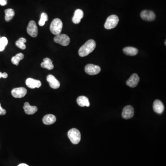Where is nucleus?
Returning <instances> with one entry per match:
<instances>
[{
  "instance_id": "obj_1",
  "label": "nucleus",
  "mask_w": 166,
  "mask_h": 166,
  "mask_svg": "<svg viewBox=\"0 0 166 166\" xmlns=\"http://www.w3.org/2000/svg\"><path fill=\"white\" fill-rule=\"evenodd\" d=\"M96 43L92 39L89 40L83 46H81L78 50V54L81 57H85L91 53L96 48Z\"/></svg>"
},
{
  "instance_id": "obj_2",
  "label": "nucleus",
  "mask_w": 166,
  "mask_h": 166,
  "mask_svg": "<svg viewBox=\"0 0 166 166\" xmlns=\"http://www.w3.org/2000/svg\"><path fill=\"white\" fill-rule=\"evenodd\" d=\"M63 27V23L61 20L56 18L52 21L50 26V30L53 35H57L61 34Z\"/></svg>"
},
{
  "instance_id": "obj_3",
  "label": "nucleus",
  "mask_w": 166,
  "mask_h": 166,
  "mask_svg": "<svg viewBox=\"0 0 166 166\" xmlns=\"http://www.w3.org/2000/svg\"><path fill=\"white\" fill-rule=\"evenodd\" d=\"M68 138L71 142L74 144H78L81 140V134L79 130L76 128H72L67 133Z\"/></svg>"
},
{
  "instance_id": "obj_4",
  "label": "nucleus",
  "mask_w": 166,
  "mask_h": 166,
  "mask_svg": "<svg viewBox=\"0 0 166 166\" xmlns=\"http://www.w3.org/2000/svg\"><path fill=\"white\" fill-rule=\"evenodd\" d=\"M119 18L116 15H112L107 18L104 27L108 30L114 28L118 25Z\"/></svg>"
},
{
  "instance_id": "obj_5",
  "label": "nucleus",
  "mask_w": 166,
  "mask_h": 166,
  "mask_svg": "<svg viewBox=\"0 0 166 166\" xmlns=\"http://www.w3.org/2000/svg\"><path fill=\"white\" fill-rule=\"evenodd\" d=\"M54 41L62 46H67L70 43V39L67 35L64 34H60L56 35L54 38Z\"/></svg>"
},
{
  "instance_id": "obj_6",
  "label": "nucleus",
  "mask_w": 166,
  "mask_h": 166,
  "mask_svg": "<svg viewBox=\"0 0 166 166\" xmlns=\"http://www.w3.org/2000/svg\"><path fill=\"white\" fill-rule=\"evenodd\" d=\"M27 31L29 35L33 38H36L38 35V28L35 21H30L27 28Z\"/></svg>"
},
{
  "instance_id": "obj_7",
  "label": "nucleus",
  "mask_w": 166,
  "mask_h": 166,
  "mask_svg": "<svg viewBox=\"0 0 166 166\" xmlns=\"http://www.w3.org/2000/svg\"><path fill=\"white\" fill-rule=\"evenodd\" d=\"M101 68L98 65H95L89 64L87 65L85 67V72L88 74L90 75H94L97 74L100 72Z\"/></svg>"
},
{
  "instance_id": "obj_8",
  "label": "nucleus",
  "mask_w": 166,
  "mask_h": 166,
  "mask_svg": "<svg viewBox=\"0 0 166 166\" xmlns=\"http://www.w3.org/2000/svg\"><path fill=\"white\" fill-rule=\"evenodd\" d=\"M27 89L24 87H18L14 88L11 91L12 96L17 98L23 97L27 94Z\"/></svg>"
},
{
  "instance_id": "obj_9",
  "label": "nucleus",
  "mask_w": 166,
  "mask_h": 166,
  "mask_svg": "<svg viewBox=\"0 0 166 166\" xmlns=\"http://www.w3.org/2000/svg\"><path fill=\"white\" fill-rule=\"evenodd\" d=\"M141 18L146 21H151L155 20L156 15L153 11L144 10L140 14Z\"/></svg>"
},
{
  "instance_id": "obj_10",
  "label": "nucleus",
  "mask_w": 166,
  "mask_h": 166,
  "mask_svg": "<svg viewBox=\"0 0 166 166\" xmlns=\"http://www.w3.org/2000/svg\"><path fill=\"white\" fill-rule=\"evenodd\" d=\"M134 110L132 106L128 105L125 106L123 109L122 116L124 119H130L133 116Z\"/></svg>"
},
{
  "instance_id": "obj_11",
  "label": "nucleus",
  "mask_w": 166,
  "mask_h": 166,
  "mask_svg": "<svg viewBox=\"0 0 166 166\" xmlns=\"http://www.w3.org/2000/svg\"><path fill=\"white\" fill-rule=\"evenodd\" d=\"M139 77L137 74L133 73L126 81V85L131 87H135L139 83Z\"/></svg>"
},
{
  "instance_id": "obj_12",
  "label": "nucleus",
  "mask_w": 166,
  "mask_h": 166,
  "mask_svg": "<svg viewBox=\"0 0 166 166\" xmlns=\"http://www.w3.org/2000/svg\"><path fill=\"white\" fill-rule=\"evenodd\" d=\"M47 80L49 82L50 86L52 88L56 89H58L60 87V82L55 78V77L53 75H49L47 76Z\"/></svg>"
},
{
  "instance_id": "obj_13",
  "label": "nucleus",
  "mask_w": 166,
  "mask_h": 166,
  "mask_svg": "<svg viewBox=\"0 0 166 166\" xmlns=\"http://www.w3.org/2000/svg\"><path fill=\"white\" fill-rule=\"evenodd\" d=\"M26 85L30 88L34 89L35 88H39L41 86V82L40 80L28 78L26 80Z\"/></svg>"
},
{
  "instance_id": "obj_14",
  "label": "nucleus",
  "mask_w": 166,
  "mask_h": 166,
  "mask_svg": "<svg viewBox=\"0 0 166 166\" xmlns=\"http://www.w3.org/2000/svg\"><path fill=\"white\" fill-rule=\"evenodd\" d=\"M153 109L154 111L159 114L162 113L164 110V106L162 101L159 100H156L153 103Z\"/></svg>"
},
{
  "instance_id": "obj_15",
  "label": "nucleus",
  "mask_w": 166,
  "mask_h": 166,
  "mask_svg": "<svg viewBox=\"0 0 166 166\" xmlns=\"http://www.w3.org/2000/svg\"><path fill=\"white\" fill-rule=\"evenodd\" d=\"M84 17V12L81 9H77L75 11L73 16L72 18V21L74 24H77L80 23L81 19Z\"/></svg>"
},
{
  "instance_id": "obj_16",
  "label": "nucleus",
  "mask_w": 166,
  "mask_h": 166,
  "mask_svg": "<svg viewBox=\"0 0 166 166\" xmlns=\"http://www.w3.org/2000/svg\"><path fill=\"white\" fill-rule=\"evenodd\" d=\"M23 108L25 113L29 115L34 114L38 111V108L36 106H31L27 102H25Z\"/></svg>"
},
{
  "instance_id": "obj_17",
  "label": "nucleus",
  "mask_w": 166,
  "mask_h": 166,
  "mask_svg": "<svg viewBox=\"0 0 166 166\" xmlns=\"http://www.w3.org/2000/svg\"><path fill=\"white\" fill-rule=\"evenodd\" d=\"M56 121V117L53 114H49L45 115L42 119V122L44 124L50 125L54 123Z\"/></svg>"
},
{
  "instance_id": "obj_18",
  "label": "nucleus",
  "mask_w": 166,
  "mask_h": 166,
  "mask_svg": "<svg viewBox=\"0 0 166 166\" xmlns=\"http://www.w3.org/2000/svg\"><path fill=\"white\" fill-rule=\"evenodd\" d=\"M77 104L80 107H89V102L88 98L85 96H80L77 97Z\"/></svg>"
},
{
  "instance_id": "obj_19",
  "label": "nucleus",
  "mask_w": 166,
  "mask_h": 166,
  "mask_svg": "<svg viewBox=\"0 0 166 166\" xmlns=\"http://www.w3.org/2000/svg\"><path fill=\"white\" fill-rule=\"evenodd\" d=\"M41 66L42 68H46L48 70H52L54 67L52 61L49 58H45L43 59V61L41 64Z\"/></svg>"
},
{
  "instance_id": "obj_20",
  "label": "nucleus",
  "mask_w": 166,
  "mask_h": 166,
  "mask_svg": "<svg viewBox=\"0 0 166 166\" xmlns=\"http://www.w3.org/2000/svg\"><path fill=\"white\" fill-rule=\"evenodd\" d=\"M123 51L126 55L134 56L138 53V49L136 48L132 47H126L124 48Z\"/></svg>"
},
{
  "instance_id": "obj_21",
  "label": "nucleus",
  "mask_w": 166,
  "mask_h": 166,
  "mask_svg": "<svg viewBox=\"0 0 166 166\" xmlns=\"http://www.w3.org/2000/svg\"><path fill=\"white\" fill-rule=\"evenodd\" d=\"M5 20L6 22H9L10 20L13 19L15 15V12L14 9L9 8V9H6L5 10Z\"/></svg>"
},
{
  "instance_id": "obj_22",
  "label": "nucleus",
  "mask_w": 166,
  "mask_h": 166,
  "mask_svg": "<svg viewBox=\"0 0 166 166\" xmlns=\"http://www.w3.org/2000/svg\"><path fill=\"white\" fill-rule=\"evenodd\" d=\"M24 57V55L23 53H18L15 56H14L12 57L11 59V61H12V63L13 64L15 65H18L19 64V61L23 59Z\"/></svg>"
},
{
  "instance_id": "obj_23",
  "label": "nucleus",
  "mask_w": 166,
  "mask_h": 166,
  "mask_svg": "<svg viewBox=\"0 0 166 166\" xmlns=\"http://www.w3.org/2000/svg\"><path fill=\"white\" fill-rule=\"evenodd\" d=\"M26 42V39L24 38H21L18 39L15 42L16 45L21 49H25L26 48V46L25 43Z\"/></svg>"
},
{
  "instance_id": "obj_24",
  "label": "nucleus",
  "mask_w": 166,
  "mask_h": 166,
  "mask_svg": "<svg viewBox=\"0 0 166 166\" xmlns=\"http://www.w3.org/2000/svg\"><path fill=\"white\" fill-rule=\"evenodd\" d=\"M8 43V40L6 37H2L0 38V52L3 51Z\"/></svg>"
},
{
  "instance_id": "obj_25",
  "label": "nucleus",
  "mask_w": 166,
  "mask_h": 166,
  "mask_svg": "<svg viewBox=\"0 0 166 166\" xmlns=\"http://www.w3.org/2000/svg\"><path fill=\"white\" fill-rule=\"evenodd\" d=\"M48 20V16L45 13H42L41 15L40 19L39 21L38 24L41 26H42L45 24V22Z\"/></svg>"
},
{
  "instance_id": "obj_26",
  "label": "nucleus",
  "mask_w": 166,
  "mask_h": 166,
  "mask_svg": "<svg viewBox=\"0 0 166 166\" xmlns=\"http://www.w3.org/2000/svg\"><path fill=\"white\" fill-rule=\"evenodd\" d=\"M6 113V111L5 109L2 108L1 103H0V115H5Z\"/></svg>"
},
{
  "instance_id": "obj_27",
  "label": "nucleus",
  "mask_w": 166,
  "mask_h": 166,
  "mask_svg": "<svg viewBox=\"0 0 166 166\" xmlns=\"http://www.w3.org/2000/svg\"><path fill=\"white\" fill-rule=\"evenodd\" d=\"M7 77H8V75L6 73H2V72H0V78L1 77L6 78H7Z\"/></svg>"
},
{
  "instance_id": "obj_28",
  "label": "nucleus",
  "mask_w": 166,
  "mask_h": 166,
  "mask_svg": "<svg viewBox=\"0 0 166 166\" xmlns=\"http://www.w3.org/2000/svg\"><path fill=\"white\" fill-rule=\"evenodd\" d=\"M7 4V0H0V5L2 6H5Z\"/></svg>"
},
{
  "instance_id": "obj_29",
  "label": "nucleus",
  "mask_w": 166,
  "mask_h": 166,
  "mask_svg": "<svg viewBox=\"0 0 166 166\" xmlns=\"http://www.w3.org/2000/svg\"><path fill=\"white\" fill-rule=\"evenodd\" d=\"M18 166H29L27 164H25V163H22V164H19Z\"/></svg>"
},
{
  "instance_id": "obj_30",
  "label": "nucleus",
  "mask_w": 166,
  "mask_h": 166,
  "mask_svg": "<svg viewBox=\"0 0 166 166\" xmlns=\"http://www.w3.org/2000/svg\"><path fill=\"white\" fill-rule=\"evenodd\" d=\"M0 38H1V36H0Z\"/></svg>"
}]
</instances>
